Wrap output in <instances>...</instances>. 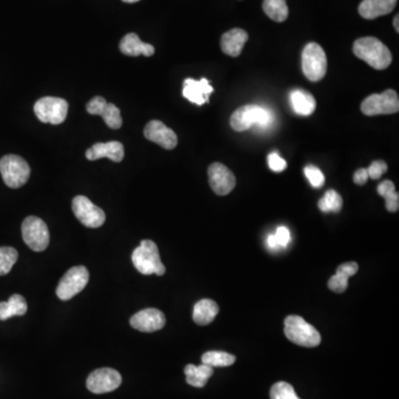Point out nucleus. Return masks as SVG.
<instances>
[{
	"label": "nucleus",
	"instance_id": "1",
	"mask_svg": "<svg viewBox=\"0 0 399 399\" xmlns=\"http://www.w3.org/2000/svg\"><path fill=\"white\" fill-rule=\"evenodd\" d=\"M353 51L357 58L376 70L386 69L393 60L391 50L375 37L357 39L353 46Z\"/></svg>",
	"mask_w": 399,
	"mask_h": 399
},
{
	"label": "nucleus",
	"instance_id": "2",
	"mask_svg": "<svg viewBox=\"0 0 399 399\" xmlns=\"http://www.w3.org/2000/svg\"><path fill=\"white\" fill-rule=\"evenodd\" d=\"M132 263L141 274L163 275L166 266L162 263L158 247L151 240H143L132 253Z\"/></svg>",
	"mask_w": 399,
	"mask_h": 399
},
{
	"label": "nucleus",
	"instance_id": "3",
	"mask_svg": "<svg viewBox=\"0 0 399 399\" xmlns=\"http://www.w3.org/2000/svg\"><path fill=\"white\" fill-rule=\"evenodd\" d=\"M273 122V114L271 111L256 105H243L233 112L230 125L233 130L242 132L249 130L254 125L260 127H269Z\"/></svg>",
	"mask_w": 399,
	"mask_h": 399
},
{
	"label": "nucleus",
	"instance_id": "4",
	"mask_svg": "<svg viewBox=\"0 0 399 399\" xmlns=\"http://www.w3.org/2000/svg\"><path fill=\"white\" fill-rule=\"evenodd\" d=\"M284 332L288 341L303 347H316L321 344V334L301 316H287Z\"/></svg>",
	"mask_w": 399,
	"mask_h": 399
},
{
	"label": "nucleus",
	"instance_id": "5",
	"mask_svg": "<svg viewBox=\"0 0 399 399\" xmlns=\"http://www.w3.org/2000/svg\"><path fill=\"white\" fill-rule=\"evenodd\" d=\"M30 166L19 155L8 154L0 159V173L6 186L11 188L25 186L30 177Z\"/></svg>",
	"mask_w": 399,
	"mask_h": 399
},
{
	"label": "nucleus",
	"instance_id": "6",
	"mask_svg": "<svg viewBox=\"0 0 399 399\" xmlns=\"http://www.w3.org/2000/svg\"><path fill=\"white\" fill-rule=\"evenodd\" d=\"M302 69L305 77L313 82L321 80L326 75V53L319 44L310 42L305 46L302 53Z\"/></svg>",
	"mask_w": 399,
	"mask_h": 399
},
{
	"label": "nucleus",
	"instance_id": "7",
	"mask_svg": "<svg viewBox=\"0 0 399 399\" xmlns=\"http://www.w3.org/2000/svg\"><path fill=\"white\" fill-rule=\"evenodd\" d=\"M21 232L24 241L35 252H42L49 245V230L40 218H26L22 222Z\"/></svg>",
	"mask_w": 399,
	"mask_h": 399
},
{
	"label": "nucleus",
	"instance_id": "8",
	"mask_svg": "<svg viewBox=\"0 0 399 399\" xmlns=\"http://www.w3.org/2000/svg\"><path fill=\"white\" fill-rule=\"evenodd\" d=\"M69 105L66 100L57 97H44L39 99L33 110L40 121L50 125H60L66 120Z\"/></svg>",
	"mask_w": 399,
	"mask_h": 399
},
{
	"label": "nucleus",
	"instance_id": "9",
	"mask_svg": "<svg viewBox=\"0 0 399 399\" xmlns=\"http://www.w3.org/2000/svg\"><path fill=\"white\" fill-rule=\"evenodd\" d=\"M360 110L369 116L396 114L399 111L398 94L389 89L382 94H371L362 103Z\"/></svg>",
	"mask_w": 399,
	"mask_h": 399
},
{
	"label": "nucleus",
	"instance_id": "10",
	"mask_svg": "<svg viewBox=\"0 0 399 399\" xmlns=\"http://www.w3.org/2000/svg\"><path fill=\"white\" fill-rule=\"evenodd\" d=\"M89 282V271L86 266H73L59 282L55 293L61 301H69L86 287Z\"/></svg>",
	"mask_w": 399,
	"mask_h": 399
},
{
	"label": "nucleus",
	"instance_id": "11",
	"mask_svg": "<svg viewBox=\"0 0 399 399\" xmlns=\"http://www.w3.org/2000/svg\"><path fill=\"white\" fill-rule=\"evenodd\" d=\"M72 211L81 224L91 229L103 227L105 221V213L103 209L90 201L87 197L78 195L72 200Z\"/></svg>",
	"mask_w": 399,
	"mask_h": 399
},
{
	"label": "nucleus",
	"instance_id": "12",
	"mask_svg": "<svg viewBox=\"0 0 399 399\" xmlns=\"http://www.w3.org/2000/svg\"><path fill=\"white\" fill-rule=\"evenodd\" d=\"M121 375L114 369H99L92 371L87 380V387L94 393H105L116 391L121 385Z\"/></svg>",
	"mask_w": 399,
	"mask_h": 399
},
{
	"label": "nucleus",
	"instance_id": "13",
	"mask_svg": "<svg viewBox=\"0 0 399 399\" xmlns=\"http://www.w3.org/2000/svg\"><path fill=\"white\" fill-rule=\"evenodd\" d=\"M209 183L218 195H227L236 188V179L229 168L224 164H211L208 169Z\"/></svg>",
	"mask_w": 399,
	"mask_h": 399
},
{
	"label": "nucleus",
	"instance_id": "14",
	"mask_svg": "<svg viewBox=\"0 0 399 399\" xmlns=\"http://www.w3.org/2000/svg\"><path fill=\"white\" fill-rule=\"evenodd\" d=\"M88 114L103 116L105 125L110 129H120L122 127V116L120 109L114 103H108L105 98L94 97L87 103Z\"/></svg>",
	"mask_w": 399,
	"mask_h": 399
},
{
	"label": "nucleus",
	"instance_id": "15",
	"mask_svg": "<svg viewBox=\"0 0 399 399\" xmlns=\"http://www.w3.org/2000/svg\"><path fill=\"white\" fill-rule=\"evenodd\" d=\"M143 133L148 140L159 144L163 149L172 150L177 145V136L175 131L159 120L150 121L144 127Z\"/></svg>",
	"mask_w": 399,
	"mask_h": 399
},
{
	"label": "nucleus",
	"instance_id": "16",
	"mask_svg": "<svg viewBox=\"0 0 399 399\" xmlns=\"http://www.w3.org/2000/svg\"><path fill=\"white\" fill-rule=\"evenodd\" d=\"M166 316L157 308L142 310L131 317L130 325L133 328L144 332L160 330L166 325Z\"/></svg>",
	"mask_w": 399,
	"mask_h": 399
},
{
	"label": "nucleus",
	"instance_id": "17",
	"mask_svg": "<svg viewBox=\"0 0 399 399\" xmlns=\"http://www.w3.org/2000/svg\"><path fill=\"white\" fill-rule=\"evenodd\" d=\"M214 91L213 87L211 86L208 79L202 78L201 80H194L188 78L183 83V97L188 99L190 103L197 105H202L209 103L210 94Z\"/></svg>",
	"mask_w": 399,
	"mask_h": 399
},
{
	"label": "nucleus",
	"instance_id": "18",
	"mask_svg": "<svg viewBox=\"0 0 399 399\" xmlns=\"http://www.w3.org/2000/svg\"><path fill=\"white\" fill-rule=\"evenodd\" d=\"M86 158L89 161L108 158L114 162H121L125 158V147L119 141L96 143L90 149L87 150Z\"/></svg>",
	"mask_w": 399,
	"mask_h": 399
},
{
	"label": "nucleus",
	"instance_id": "19",
	"mask_svg": "<svg viewBox=\"0 0 399 399\" xmlns=\"http://www.w3.org/2000/svg\"><path fill=\"white\" fill-rule=\"evenodd\" d=\"M397 5V0H363L358 6V12L365 19H376L391 14Z\"/></svg>",
	"mask_w": 399,
	"mask_h": 399
},
{
	"label": "nucleus",
	"instance_id": "20",
	"mask_svg": "<svg viewBox=\"0 0 399 399\" xmlns=\"http://www.w3.org/2000/svg\"><path fill=\"white\" fill-rule=\"evenodd\" d=\"M249 35L240 28L225 33L221 38V49L225 55L238 57L241 55L244 44H247Z\"/></svg>",
	"mask_w": 399,
	"mask_h": 399
},
{
	"label": "nucleus",
	"instance_id": "21",
	"mask_svg": "<svg viewBox=\"0 0 399 399\" xmlns=\"http://www.w3.org/2000/svg\"><path fill=\"white\" fill-rule=\"evenodd\" d=\"M119 48L123 55H130V57H138L140 55L151 57L154 55L155 51L152 44L141 42L138 35L133 33H127L121 39Z\"/></svg>",
	"mask_w": 399,
	"mask_h": 399
},
{
	"label": "nucleus",
	"instance_id": "22",
	"mask_svg": "<svg viewBox=\"0 0 399 399\" xmlns=\"http://www.w3.org/2000/svg\"><path fill=\"white\" fill-rule=\"evenodd\" d=\"M292 107L299 116H310L316 109V100L310 92L295 89L290 94Z\"/></svg>",
	"mask_w": 399,
	"mask_h": 399
},
{
	"label": "nucleus",
	"instance_id": "23",
	"mask_svg": "<svg viewBox=\"0 0 399 399\" xmlns=\"http://www.w3.org/2000/svg\"><path fill=\"white\" fill-rule=\"evenodd\" d=\"M218 314L219 306L212 299H201L194 305L193 321L201 326L211 324Z\"/></svg>",
	"mask_w": 399,
	"mask_h": 399
},
{
	"label": "nucleus",
	"instance_id": "24",
	"mask_svg": "<svg viewBox=\"0 0 399 399\" xmlns=\"http://www.w3.org/2000/svg\"><path fill=\"white\" fill-rule=\"evenodd\" d=\"M184 373H186V382L188 385L202 388L206 385L209 378L213 375V369L205 364L200 366L188 364L184 369Z\"/></svg>",
	"mask_w": 399,
	"mask_h": 399
},
{
	"label": "nucleus",
	"instance_id": "25",
	"mask_svg": "<svg viewBox=\"0 0 399 399\" xmlns=\"http://www.w3.org/2000/svg\"><path fill=\"white\" fill-rule=\"evenodd\" d=\"M28 310L25 297L19 294L11 295L7 302L0 303V319L6 321L12 316L25 315Z\"/></svg>",
	"mask_w": 399,
	"mask_h": 399
},
{
	"label": "nucleus",
	"instance_id": "26",
	"mask_svg": "<svg viewBox=\"0 0 399 399\" xmlns=\"http://www.w3.org/2000/svg\"><path fill=\"white\" fill-rule=\"evenodd\" d=\"M263 10L274 21L283 22L287 19L288 7L286 0H264Z\"/></svg>",
	"mask_w": 399,
	"mask_h": 399
},
{
	"label": "nucleus",
	"instance_id": "27",
	"mask_svg": "<svg viewBox=\"0 0 399 399\" xmlns=\"http://www.w3.org/2000/svg\"><path fill=\"white\" fill-rule=\"evenodd\" d=\"M377 191L380 197L385 199L386 209L389 212H397L399 209V195L395 188V184L391 181L386 180L380 183Z\"/></svg>",
	"mask_w": 399,
	"mask_h": 399
},
{
	"label": "nucleus",
	"instance_id": "28",
	"mask_svg": "<svg viewBox=\"0 0 399 399\" xmlns=\"http://www.w3.org/2000/svg\"><path fill=\"white\" fill-rule=\"evenodd\" d=\"M236 356L229 353L218 352V351H212V352L205 353L202 356V364L210 366V367H227V366L233 365L236 363Z\"/></svg>",
	"mask_w": 399,
	"mask_h": 399
},
{
	"label": "nucleus",
	"instance_id": "29",
	"mask_svg": "<svg viewBox=\"0 0 399 399\" xmlns=\"http://www.w3.org/2000/svg\"><path fill=\"white\" fill-rule=\"evenodd\" d=\"M319 208L321 212H339L343 208V199L335 190H328L319 200Z\"/></svg>",
	"mask_w": 399,
	"mask_h": 399
},
{
	"label": "nucleus",
	"instance_id": "30",
	"mask_svg": "<svg viewBox=\"0 0 399 399\" xmlns=\"http://www.w3.org/2000/svg\"><path fill=\"white\" fill-rule=\"evenodd\" d=\"M18 260V252L14 247H0V276L8 274Z\"/></svg>",
	"mask_w": 399,
	"mask_h": 399
},
{
	"label": "nucleus",
	"instance_id": "31",
	"mask_svg": "<svg viewBox=\"0 0 399 399\" xmlns=\"http://www.w3.org/2000/svg\"><path fill=\"white\" fill-rule=\"evenodd\" d=\"M271 399H297L293 386L285 382H278L272 386L269 391Z\"/></svg>",
	"mask_w": 399,
	"mask_h": 399
},
{
	"label": "nucleus",
	"instance_id": "32",
	"mask_svg": "<svg viewBox=\"0 0 399 399\" xmlns=\"http://www.w3.org/2000/svg\"><path fill=\"white\" fill-rule=\"evenodd\" d=\"M304 172L305 175H306L308 180L310 181L313 188H321V186H324L325 177L319 168H316L314 166H308L305 168Z\"/></svg>",
	"mask_w": 399,
	"mask_h": 399
},
{
	"label": "nucleus",
	"instance_id": "33",
	"mask_svg": "<svg viewBox=\"0 0 399 399\" xmlns=\"http://www.w3.org/2000/svg\"><path fill=\"white\" fill-rule=\"evenodd\" d=\"M328 287L335 293H344L348 287V280L341 275H332L328 281Z\"/></svg>",
	"mask_w": 399,
	"mask_h": 399
},
{
	"label": "nucleus",
	"instance_id": "34",
	"mask_svg": "<svg viewBox=\"0 0 399 399\" xmlns=\"http://www.w3.org/2000/svg\"><path fill=\"white\" fill-rule=\"evenodd\" d=\"M387 170L388 166L386 162L378 160L374 161V162L369 166L367 172H369V177H371V179H373V180H378L384 173L387 172Z\"/></svg>",
	"mask_w": 399,
	"mask_h": 399
},
{
	"label": "nucleus",
	"instance_id": "35",
	"mask_svg": "<svg viewBox=\"0 0 399 399\" xmlns=\"http://www.w3.org/2000/svg\"><path fill=\"white\" fill-rule=\"evenodd\" d=\"M269 161V169L274 172H282L286 169L287 163L284 159L281 158L280 155L277 154L276 152L271 153L267 158Z\"/></svg>",
	"mask_w": 399,
	"mask_h": 399
},
{
	"label": "nucleus",
	"instance_id": "36",
	"mask_svg": "<svg viewBox=\"0 0 399 399\" xmlns=\"http://www.w3.org/2000/svg\"><path fill=\"white\" fill-rule=\"evenodd\" d=\"M274 236L280 247H286L288 244L291 243V232H290L287 227H277Z\"/></svg>",
	"mask_w": 399,
	"mask_h": 399
},
{
	"label": "nucleus",
	"instance_id": "37",
	"mask_svg": "<svg viewBox=\"0 0 399 399\" xmlns=\"http://www.w3.org/2000/svg\"><path fill=\"white\" fill-rule=\"evenodd\" d=\"M357 271V263H355V262H348V263H344L342 264V265L338 266L336 274L341 275V276L345 277V278L348 280L349 277L356 274Z\"/></svg>",
	"mask_w": 399,
	"mask_h": 399
},
{
	"label": "nucleus",
	"instance_id": "38",
	"mask_svg": "<svg viewBox=\"0 0 399 399\" xmlns=\"http://www.w3.org/2000/svg\"><path fill=\"white\" fill-rule=\"evenodd\" d=\"M369 172L367 169H358L357 171L355 172L354 175V182L357 184V186H364L367 180H369Z\"/></svg>",
	"mask_w": 399,
	"mask_h": 399
},
{
	"label": "nucleus",
	"instance_id": "39",
	"mask_svg": "<svg viewBox=\"0 0 399 399\" xmlns=\"http://www.w3.org/2000/svg\"><path fill=\"white\" fill-rule=\"evenodd\" d=\"M267 244H269V249H273V251H276V249H280L278 244H277L276 238H275L274 234H271V236H269V238H267Z\"/></svg>",
	"mask_w": 399,
	"mask_h": 399
},
{
	"label": "nucleus",
	"instance_id": "40",
	"mask_svg": "<svg viewBox=\"0 0 399 399\" xmlns=\"http://www.w3.org/2000/svg\"><path fill=\"white\" fill-rule=\"evenodd\" d=\"M398 19H399V16H398V15H397V16L395 17V19H393V27H395V29H396L397 33H398V31H399Z\"/></svg>",
	"mask_w": 399,
	"mask_h": 399
},
{
	"label": "nucleus",
	"instance_id": "41",
	"mask_svg": "<svg viewBox=\"0 0 399 399\" xmlns=\"http://www.w3.org/2000/svg\"><path fill=\"white\" fill-rule=\"evenodd\" d=\"M122 1H125V3H138V1H140V0H122Z\"/></svg>",
	"mask_w": 399,
	"mask_h": 399
}]
</instances>
